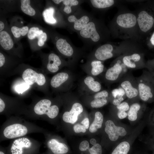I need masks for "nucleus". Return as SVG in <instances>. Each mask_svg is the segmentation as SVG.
<instances>
[{"instance_id":"nucleus-1","label":"nucleus","mask_w":154,"mask_h":154,"mask_svg":"<svg viewBox=\"0 0 154 154\" xmlns=\"http://www.w3.org/2000/svg\"><path fill=\"white\" fill-rule=\"evenodd\" d=\"M46 131L45 129L19 116H12L7 117L1 127L0 141L22 137L31 133L43 134Z\"/></svg>"},{"instance_id":"nucleus-2","label":"nucleus","mask_w":154,"mask_h":154,"mask_svg":"<svg viewBox=\"0 0 154 154\" xmlns=\"http://www.w3.org/2000/svg\"><path fill=\"white\" fill-rule=\"evenodd\" d=\"M59 112L58 106L52 104V100L49 98L46 97L36 98L28 106L24 116L28 119L50 121L56 118Z\"/></svg>"},{"instance_id":"nucleus-3","label":"nucleus","mask_w":154,"mask_h":154,"mask_svg":"<svg viewBox=\"0 0 154 154\" xmlns=\"http://www.w3.org/2000/svg\"><path fill=\"white\" fill-rule=\"evenodd\" d=\"M28 106L20 97H11L0 94V114L7 117L25 115Z\"/></svg>"},{"instance_id":"nucleus-4","label":"nucleus","mask_w":154,"mask_h":154,"mask_svg":"<svg viewBox=\"0 0 154 154\" xmlns=\"http://www.w3.org/2000/svg\"><path fill=\"white\" fill-rule=\"evenodd\" d=\"M140 99L144 102L154 101V77L150 71L144 70L136 78Z\"/></svg>"},{"instance_id":"nucleus-5","label":"nucleus","mask_w":154,"mask_h":154,"mask_svg":"<svg viewBox=\"0 0 154 154\" xmlns=\"http://www.w3.org/2000/svg\"><path fill=\"white\" fill-rule=\"evenodd\" d=\"M21 74L22 78L27 84L45 92L47 80L43 73L32 68H28L23 70Z\"/></svg>"},{"instance_id":"nucleus-6","label":"nucleus","mask_w":154,"mask_h":154,"mask_svg":"<svg viewBox=\"0 0 154 154\" xmlns=\"http://www.w3.org/2000/svg\"><path fill=\"white\" fill-rule=\"evenodd\" d=\"M119 87L124 91L126 97L129 99H140L138 86L135 77L130 71L128 72L119 82Z\"/></svg>"},{"instance_id":"nucleus-7","label":"nucleus","mask_w":154,"mask_h":154,"mask_svg":"<svg viewBox=\"0 0 154 154\" xmlns=\"http://www.w3.org/2000/svg\"><path fill=\"white\" fill-rule=\"evenodd\" d=\"M39 145L38 141L25 136L12 139L9 146L11 154H24L25 151Z\"/></svg>"},{"instance_id":"nucleus-8","label":"nucleus","mask_w":154,"mask_h":154,"mask_svg":"<svg viewBox=\"0 0 154 154\" xmlns=\"http://www.w3.org/2000/svg\"><path fill=\"white\" fill-rule=\"evenodd\" d=\"M127 69L122 61L118 60L107 70L105 75V78L109 82H119L128 72Z\"/></svg>"},{"instance_id":"nucleus-9","label":"nucleus","mask_w":154,"mask_h":154,"mask_svg":"<svg viewBox=\"0 0 154 154\" xmlns=\"http://www.w3.org/2000/svg\"><path fill=\"white\" fill-rule=\"evenodd\" d=\"M43 134L45 138L44 143L53 154H64L68 152V149L65 144L53 137L47 131Z\"/></svg>"},{"instance_id":"nucleus-10","label":"nucleus","mask_w":154,"mask_h":154,"mask_svg":"<svg viewBox=\"0 0 154 154\" xmlns=\"http://www.w3.org/2000/svg\"><path fill=\"white\" fill-rule=\"evenodd\" d=\"M105 131L110 139L112 141H116L119 136H124L127 134V131L124 128L116 125L111 120L106 121Z\"/></svg>"},{"instance_id":"nucleus-11","label":"nucleus","mask_w":154,"mask_h":154,"mask_svg":"<svg viewBox=\"0 0 154 154\" xmlns=\"http://www.w3.org/2000/svg\"><path fill=\"white\" fill-rule=\"evenodd\" d=\"M122 60L128 69L135 70L147 68L142 62L141 56L137 53L125 55L122 58Z\"/></svg>"},{"instance_id":"nucleus-12","label":"nucleus","mask_w":154,"mask_h":154,"mask_svg":"<svg viewBox=\"0 0 154 154\" xmlns=\"http://www.w3.org/2000/svg\"><path fill=\"white\" fill-rule=\"evenodd\" d=\"M83 111L82 105L78 103H75L73 105L70 111L64 112L62 115V119L65 122L74 124L77 121L78 116Z\"/></svg>"},{"instance_id":"nucleus-13","label":"nucleus","mask_w":154,"mask_h":154,"mask_svg":"<svg viewBox=\"0 0 154 154\" xmlns=\"http://www.w3.org/2000/svg\"><path fill=\"white\" fill-rule=\"evenodd\" d=\"M80 33L82 37L90 39L94 42H97L100 39V36L96 30L95 24L93 21H89Z\"/></svg>"},{"instance_id":"nucleus-14","label":"nucleus","mask_w":154,"mask_h":154,"mask_svg":"<svg viewBox=\"0 0 154 154\" xmlns=\"http://www.w3.org/2000/svg\"><path fill=\"white\" fill-rule=\"evenodd\" d=\"M137 20L141 30L144 32L152 28L154 22L153 17L144 11L139 13Z\"/></svg>"},{"instance_id":"nucleus-15","label":"nucleus","mask_w":154,"mask_h":154,"mask_svg":"<svg viewBox=\"0 0 154 154\" xmlns=\"http://www.w3.org/2000/svg\"><path fill=\"white\" fill-rule=\"evenodd\" d=\"M116 22L117 24L121 27L129 28L135 25L137 19L134 14L126 13L119 15L117 18Z\"/></svg>"},{"instance_id":"nucleus-16","label":"nucleus","mask_w":154,"mask_h":154,"mask_svg":"<svg viewBox=\"0 0 154 154\" xmlns=\"http://www.w3.org/2000/svg\"><path fill=\"white\" fill-rule=\"evenodd\" d=\"M113 48L110 44H103L98 48L95 53L96 58L99 60H105L112 57Z\"/></svg>"},{"instance_id":"nucleus-17","label":"nucleus","mask_w":154,"mask_h":154,"mask_svg":"<svg viewBox=\"0 0 154 154\" xmlns=\"http://www.w3.org/2000/svg\"><path fill=\"white\" fill-rule=\"evenodd\" d=\"M56 45L58 50L64 55L70 56L73 55V49L65 39L61 38L58 39L56 42Z\"/></svg>"},{"instance_id":"nucleus-18","label":"nucleus","mask_w":154,"mask_h":154,"mask_svg":"<svg viewBox=\"0 0 154 154\" xmlns=\"http://www.w3.org/2000/svg\"><path fill=\"white\" fill-rule=\"evenodd\" d=\"M61 64L59 56L54 53L50 54L48 57V62L46 66V70L51 73H55L59 70Z\"/></svg>"},{"instance_id":"nucleus-19","label":"nucleus","mask_w":154,"mask_h":154,"mask_svg":"<svg viewBox=\"0 0 154 154\" xmlns=\"http://www.w3.org/2000/svg\"><path fill=\"white\" fill-rule=\"evenodd\" d=\"M68 21L70 23H73L74 29L76 30L80 31L82 30L89 22V17L84 15L80 18L78 19L74 15L69 16L68 18Z\"/></svg>"},{"instance_id":"nucleus-20","label":"nucleus","mask_w":154,"mask_h":154,"mask_svg":"<svg viewBox=\"0 0 154 154\" xmlns=\"http://www.w3.org/2000/svg\"><path fill=\"white\" fill-rule=\"evenodd\" d=\"M31 87L22 78L15 82L13 86V89L15 93L22 96H24Z\"/></svg>"},{"instance_id":"nucleus-21","label":"nucleus","mask_w":154,"mask_h":154,"mask_svg":"<svg viewBox=\"0 0 154 154\" xmlns=\"http://www.w3.org/2000/svg\"><path fill=\"white\" fill-rule=\"evenodd\" d=\"M0 44L3 48L6 50H11L13 46V42L11 37L5 31L0 32Z\"/></svg>"},{"instance_id":"nucleus-22","label":"nucleus","mask_w":154,"mask_h":154,"mask_svg":"<svg viewBox=\"0 0 154 154\" xmlns=\"http://www.w3.org/2000/svg\"><path fill=\"white\" fill-rule=\"evenodd\" d=\"M68 77L66 73H58L52 78L50 82L51 86L54 88H58L67 80Z\"/></svg>"},{"instance_id":"nucleus-23","label":"nucleus","mask_w":154,"mask_h":154,"mask_svg":"<svg viewBox=\"0 0 154 154\" xmlns=\"http://www.w3.org/2000/svg\"><path fill=\"white\" fill-rule=\"evenodd\" d=\"M103 121V117L102 114L100 112H97L95 115L94 120L89 128L90 132L95 133L97 130L101 128Z\"/></svg>"},{"instance_id":"nucleus-24","label":"nucleus","mask_w":154,"mask_h":154,"mask_svg":"<svg viewBox=\"0 0 154 154\" xmlns=\"http://www.w3.org/2000/svg\"><path fill=\"white\" fill-rule=\"evenodd\" d=\"M141 105L138 102L133 103L130 106L127 112L128 119L133 121L136 120L137 117V114L141 109Z\"/></svg>"},{"instance_id":"nucleus-25","label":"nucleus","mask_w":154,"mask_h":154,"mask_svg":"<svg viewBox=\"0 0 154 154\" xmlns=\"http://www.w3.org/2000/svg\"><path fill=\"white\" fill-rule=\"evenodd\" d=\"M84 82L88 88L95 92H98L101 89V86L98 82L94 80L91 76L86 77L84 80Z\"/></svg>"},{"instance_id":"nucleus-26","label":"nucleus","mask_w":154,"mask_h":154,"mask_svg":"<svg viewBox=\"0 0 154 154\" xmlns=\"http://www.w3.org/2000/svg\"><path fill=\"white\" fill-rule=\"evenodd\" d=\"M130 149L129 143L126 141H123L116 146L111 154H128Z\"/></svg>"},{"instance_id":"nucleus-27","label":"nucleus","mask_w":154,"mask_h":154,"mask_svg":"<svg viewBox=\"0 0 154 154\" xmlns=\"http://www.w3.org/2000/svg\"><path fill=\"white\" fill-rule=\"evenodd\" d=\"M90 2L95 8L102 9L110 7L114 3L113 0H91Z\"/></svg>"},{"instance_id":"nucleus-28","label":"nucleus","mask_w":154,"mask_h":154,"mask_svg":"<svg viewBox=\"0 0 154 154\" xmlns=\"http://www.w3.org/2000/svg\"><path fill=\"white\" fill-rule=\"evenodd\" d=\"M21 9L24 13L30 16H33L35 15V11L31 6L30 0H21Z\"/></svg>"},{"instance_id":"nucleus-29","label":"nucleus","mask_w":154,"mask_h":154,"mask_svg":"<svg viewBox=\"0 0 154 154\" xmlns=\"http://www.w3.org/2000/svg\"><path fill=\"white\" fill-rule=\"evenodd\" d=\"M54 12V9L52 7L44 10L42 15L45 22L50 24H54L56 23V21L53 16Z\"/></svg>"},{"instance_id":"nucleus-30","label":"nucleus","mask_w":154,"mask_h":154,"mask_svg":"<svg viewBox=\"0 0 154 154\" xmlns=\"http://www.w3.org/2000/svg\"><path fill=\"white\" fill-rule=\"evenodd\" d=\"M91 65L92 66L91 72L93 76L98 75L102 73L104 70V66L100 60L92 61Z\"/></svg>"},{"instance_id":"nucleus-31","label":"nucleus","mask_w":154,"mask_h":154,"mask_svg":"<svg viewBox=\"0 0 154 154\" xmlns=\"http://www.w3.org/2000/svg\"><path fill=\"white\" fill-rule=\"evenodd\" d=\"M29 30V27L27 26H23L21 28L13 26L11 28L13 34L16 38H19L21 36H25L28 33Z\"/></svg>"},{"instance_id":"nucleus-32","label":"nucleus","mask_w":154,"mask_h":154,"mask_svg":"<svg viewBox=\"0 0 154 154\" xmlns=\"http://www.w3.org/2000/svg\"><path fill=\"white\" fill-rule=\"evenodd\" d=\"M62 2L65 5L63 11L68 14L72 12V6H76L79 4L78 1L76 0H62Z\"/></svg>"},{"instance_id":"nucleus-33","label":"nucleus","mask_w":154,"mask_h":154,"mask_svg":"<svg viewBox=\"0 0 154 154\" xmlns=\"http://www.w3.org/2000/svg\"><path fill=\"white\" fill-rule=\"evenodd\" d=\"M43 33V31L40 30L36 27H31L29 30L27 34V37L30 40H33L38 37Z\"/></svg>"},{"instance_id":"nucleus-34","label":"nucleus","mask_w":154,"mask_h":154,"mask_svg":"<svg viewBox=\"0 0 154 154\" xmlns=\"http://www.w3.org/2000/svg\"><path fill=\"white\" fill-rule=\"evenodd\" d=\"M107 102V98L95 99L91 102L90 105L91 107L93 108H100L106 104Z\"/></svg>"},{"instance_id":"nucleus-35","label":"nucleus","mask_w":154,"mask_h":154,"mask_svg":"<svg viewBox=\"0 0 154 154\" xmlns=\"http://www.w3.org/2000/svg\"><path fill=\"white\" fill-rule=\"evenodd\" d=\"M111 93L114 98L119 97H126L124 90L119 86L118 88L113 90Z\"/></svg>"},{"instance_id":"nucleus-36","label":"nucleus","mask_w":154,"mask_h":154,"mask_svg":"<svg viewBox=\"0 0 154 154\" xmlns=\"http://www.w3.org/2000/svg\"><path fill=\"white\" fill-rule=\"evenodd\" d=\"M88 150L90 154H102V147L98 143H96Z\"/></svg>"},{"instance_id":"nucleus-37","label":"nucleus","mask_w":154,"mask_h":154,"mask_svg":"<svg viewBox=\"0 0 154 154\" xmlns=\"http://www.w3.org/2000/svg\"><path fill=\"white\" fill-rule=\"evenodd\" d=\"M130 106L128 102H123L118 105L116 106V108L118 111L126 112L128 111Z\"/></svg>"},{"instance_id":"nucleus-38","label":"nucleus","mask_w":154,"mask_h":154,"mask_svg":"<svg viewBox=\"0 0 154 154\" xmlns=\"http://www.w3.org/2000/svg\"><path fill=\"white\" fill-rule=\"evenodd\" d=\"M37 44L38 46H42L44 43V42L47 38V35L45 32H43L42 34L39 36L38 38Z\"/></svg>"},{"instance_id":"nucleus-39","label":"nucleus","mask_w":154,"mask_h":154,"mask_svg":"<svg viewBox=\"0 0 154 154\" xmlns=\"http://www.w3.org/2000/svg\"><path fill=\"white\" fill-rule=\"evenodd\" d=\"M109 96V93L106 90H103L98 92L94 95V99L105 98H107Z\"/></svg>"},{"instance_id":"nucleus-40","label":"nucleus","mask_w":154,"mask_h":154,"mask_svg":"<svg viewBox=\"0 0 154 154\" xmlns=\"http://www.w3.org/2000/svg\"><path fill=\"white\" fill-rule=\"evenodd\" d=\"M73 129L74 131L76 133L81 132L85 133L86 131V129L83 125L79 124H76L74 125L73 127Z\"/></svg>"},{"instance_id":"nucleus-41","label":"nucleus","mask_w":154,"mask_h":154,"mask_svg":"<svg viewBox=\"0 0 154 154\" xmlns=\"http://www.w3.org/2000/svg\"><path fill=\"white\" fill-rule=\"evenodd\" d=\"M89 149V143L88 141L84 140L80 143L79 146V149L80 151H84Z\"/></svg>"},{"instance_id":"nucleus-42","label":"nucleus","mask_w":154,"mask_h":154,"mask_svg":"<svg viewBox=\"0 0 154 154\" xmlns=\"http://www.w3.org/2000/svg\"><path fill=\"white\" fill-rule=\"evenodd\" d=\"M125 97H119L114 98L112 102L113 104L116 106L118 105L124 100Z\"/></svg>"},{"instance_id":"nucleus-43","label":"nucleus","mask_w":154,"mask_h":154,"mask_svg":"<svg viewBox=\"0 0 154 154\" xmlns=\"http://www.w3.org/2000/svg\"><path fill=\"white\" fill-rule=\"evenodd\" d=\"M117 115L120 119L125 118L127 116V113L126 112L118 110Z\"/></svg>"},{"instance_id":"nucleus-44","label":"nucleus","mask_w":154,"mask_h":154,"mask_svg":"<svg viewBox=\"0 0 154 154\" xmlns=\"http://www.w3.org/2000/svg\"><path fill=\"white\" fill-rule=\"evenodd\" d=\"M81 123L86 129H87L88 128L89 125V119L88 118H85L82 121Z\"/></svg>"},{"instance_id":"nucleus-45","label":"nucleus","mask_w":154,"mask_h":154,"mask_svg":"<svg viewBox=\"0 0 154 154\" xmlns=\"http://www.w3.org/2000/svg\"><path fill=\"white\" fill-rule=\"evenodd\" d=\"M5 62V58L4 55L0 53V68H1L4 65Z\"/></svg>"},{"instance_id":"nucleus-46","label":"nucleus","mask_w":154,"mask_h":154,"mask_svg":"<svg viewBox=\"0 0 154 154\" xmlns=\"http://www.w3.org/2000/svg\"><path fill=\"white\" fill-rule=\"evenodd\" d=\"M5 27V25L4 23L2 21H0V31H2L4 29Z\"/></svg>"},{"instance_id":"nucleus-47","label":"nucleus","mask_w":154,"mask_h":154,"mask_svg":"<svg viewBox=\"0 0 154 154\" xmlns=\"http://www.w3.org/2000/svg\"><path fill=\"white\" fill-rule=\"evenodd\" d=\"M96 141L94 138H92L90 140V143L92 145H94L96 143Z\"/></svg>"},{"instance_id":"nucleus-48","label":"nucleus","mask_w":154,"mask_h":154,"mask_svg":"<svg viewBox=\"0 0 154 154\" xmlns=\"http://www.w3.org/2000/svg\"><path fill=\"white\" fill-rule=\"evenodd\" d=\"M150 41L152 44L153 45H154V33L151 37Z\"/></svg>"},{"instance_id":"nucleus-49","label":"nucleus","mask_w":154,"mask_h":154,"mask_svg":"<svg viewBox=\"0 0 154 154\" xmlns=\"http://www.w3.org/2000/svg\"><path fill=\"white\" fill-rule=\"evenodd\" d=\"M52 1L55 4H59L62 2V0H54Z\"/></svg>"},{"instance_id":"nucleus-50","label":"nucleus","mask_w":154,"mask_h":154,"mask_svg":"<svg viewBox=\"0 0 154 154\" xmlns=\"http://www.w3.org/2000/svg\"><path fill=\"white\" fill-rule=\"evenodd\" d=\"M149 70H152L154 71V65L150 66L148 68Z\"/></svg>"},{"instance_id":"nucleus-51","label":"nucleus","mask_w":154,"mask_h":154,"mask_svg":"<svg viewBox=\"0 0 154 154\" xmlns=\"http://www.w3.org/2000/svg\"><path fill=\"white\" fill-rule=\"evenodd\" d=\"M152 74L154 77V71L152 70H149Z\"/></svg>"},{"instance_id":"nucleus-52","label":"nucleus","mask_w":154,"mask_h":154,"mask_svg":"<svg viewBox=\"0 0 154 154\" xmlns=\"http://www.w3.org/2000/svg\"><path fill=\"white\" fill-rule=\"evenodd\" d=\"M0 154H5L4 152L1 150L0 151Z\"/></svg>"}]
</instances>
